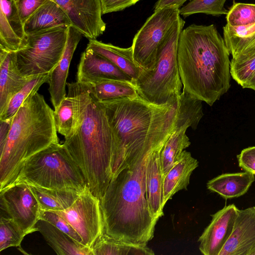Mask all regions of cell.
<instances>
[{
    "mask_svg": "<svg viewBox=\"0 0 255 255\" xmlns=\"http://www.w3.org/2000/svg\"><path fill=\"white\" fill-rule=\"evenodd\" d=\"M74 102V120L63 143L79 167L91 192L102 199L112 178L116 136L106 109L86 84H67Z\"/></svg>",
    "mask_w": 255,
    "mask_h": 255,
    "instance_id": "1",
    "label": "cell"
},
{
    "mask_svg": "<svg viewBox=\"0 0 255 255\" xmlns=\"http://www.w3.org/2000/svg\"><path fill=\"white\" fill-rule=\"evenodd\" d=\"M100 102L116 136L113 176L140 153L162 148L176 129L189 128L178 116L177 103L157 105L138 94Z\"/></svg>",
    "mask_w": 255,
    "mask_h": 255,
    "instance_id": "2",
    "label": "cell"
},
{
    "mask_svg": "<svg viewBox=\"0 0 255 255\" xmlns=\"http://www.w3.org/2000/svg\"><path fill=\"white\" fill-rule=\"evenodd\" d=\"M155 151L137 155L113 176L100 200L107 235L140 244H147L153 238L158 220L147 202L145 184L148 162Z\"/></svg>",
    "mask_w": 255,
    "mask_h": 255,
    "instance_id": "3",
    "label": "cell"
},
{
    "mask_svg": "<svg viewBox=\"0 0 255 255\" xmlns=\"http://www.w3.org/2000/svg\"><path fill=\"white\" fill-rule=\"evenodd\" d=\"M229 55L215 25L183 29L177 48L183 90L212 106L230 87Z\"/></svg>",
    "mask_w": 255,
    "mask_h": 255,
    "instance_id": "4",
    "label": "cell"
},
{
    "mask_svg": "<svg viewBox=\"0 0 255 255\" xmlns=\"http://www.w3.org/2000/svg\"><path fill=\"white\" fill-rule=\"evenodd\" d=\"M54 111L38 92L30 95L11 118L0 148V190L13 183L25 162L51 144L59 142Z\"/></svg>",
    "mask_w": 255,
    "mask_h": 255,
    "instance_id": "5",
    "label": "cell"
},
{
    "mask_svg": "<svg viewBox=\"0 0 255 255\" xmlns=\"http://www.w3.org/2000/svg\"><path fill=\"white\" fill-rule=\"evenodd\" d=\"M185 21L180 17L161 47L155 65L151 70L141 69L132 82L138 94L157 105L177 103L183 87L177 64L179 36Z\"/></svg>",
    "mask_w": 255,
    "mask_h": 255,
    "instance_id": "6",
    "label": "cell"
},
{
    "mask_svg": "<svg viewBox=\"0 0 255 255\" xmlns=\"http://www.w3.org/2000/svg\"><path fill=\"white\" fill-rule=\"evenodd\" d=\"M21 182L51 189L83 190L87 185L79 167L59 142L51 144L25 162L12 184Z\"/></svg>",
    "mask_w": 255,
    "mask_h": 255,
    "instance_id": "7",
    "label": "cell"
},
{
    "mask_svg": "<svg viewBox=\"0 0 255 255\" xmlns=\"http://www.w3.org/2000/svg\"><path fill=\"white\" fill-rule=\"evenodd\" d=\"M68 28L54 27L27 35L26 45L15 52L17 66L25 77L50 73L64 52Z\"/></svg>",
    "mask_w": 255,
    "mask_h": 255,
    "instance_id": "8",
    "label": "cell"
},
{
    "mask_svg": "<svg viewBox=\"0 0 255 255\" xmlns=\"http://www.w3.org/2000/svg\"><path fill=\"white\" fill-rule=\"evenodd\" d=\"M180 17L179 8L170 5L154 11L135 35L131 45L136 64L151 70L167 35Z\"/></svg>",
    "mask_w": 255,
    "mask_h": 255,
    "instance_id": "9",
    "label": "cell"
},
{
    "mask_svg": "<svg viewBox=\"0 0 255 255\" xmlns=\"http://www.w3.org/2000/svg\"><path fill=\"white\" fill-rule=\"evenodd\" d=\"M65 219L82 239L83 244L92 249L104 233L100 200L87 185L74 203L68 208L54 211Z\"/></svg>",
    "mask_w": 255,
    "mask_h": 255,
    "instance_id": "10",
    "label": "cell"
},
{
    "mask_svg": "<svg viewBox=\"0 0 255 255\" xmlns=\"http://www.w3.org/2000/svg\"><path fill=\"white\" fill-rule=\"evenodd\" d=\"M0 208L27 234L37 231L40 208L28 185L25 183L10 185L0 190Z\"/></svg>",
    "mask_w": 255,
    "mask_h": 255,
    "instance_id": "11",
    "label": "cell"
},
{
    "mask_svg": "<svg viewBox=\"0 0 255 255\" xmlns=\"http://www.w3.org/2000/svg\"><path fill=\"white\" fill-rule=\"evenodd\" d=\"M52 0L64 10L72 25L89 40L96 39L103 34L106 24L102 18L100 0Z\"/></svg>",
    "mask_w": 255,
    "mask_h": 255,
    "instance_id": "12",
    "label": "cell"
},
{
    "mask_svg": "<svg viewBox=\"0 0 255 255\" xmlns=\"http://www.w3.org/2000/svg\"><path fill=\"white\" fill-rule=\"evenodd\" d=\"M239 209L234 204L211 215L212 220L198 239L204 255H219L233 232Z\"/></svg>",
    "mask_w": 255,
    "mask_h": 255,
    "instance_id": "13",
    "label": "cell"
},
{
    "mask_svg": "<svg viewBox=\"0 0 255 255\" xmlns=\"http://www.w3.org/2000/svg\"><path fill=\"white\" fill-rule=\"evenodd\" d=\"M83 35L72 25L67 30V39L63 54L55 67L49 73L47 83L51 101L56 110L66 97V80L74 53Z\"/></svg>",
    "mask_w": 255,
    "mask_h": 255,
    "instance_id": "14",
    "label": "cell"
},
{
    "mask_svg": "<svg viewBox=\"0 0 255 255\" xmlns=\"http://www.w3.org/2000/svg\"><path fill=\"white\" fill-rule=\"evenodd\" d=\"M0 48L16 52L26 44L27 35L15 0H0Z\"/></svg>",
    "mask_w": 255,
    "mask_h": 255,
    "instance_id": "15",
    "label": "cell"
},
{
    "mask_svg": "<svg viewBox=\"0 0 255 255\" xmlns=\"http://www.w3.org/2000/svg\"><path fill=\"white\" fill-rule=\"evenodd\" d=\"M106 79L132 81L111 61L93 50L86 48L77 67V81L91 83Z\"/></svg>",
    "mask_w": 255,
    "mask_h": 255,
    "instance_id": "16",
    "label": "cell"
},
{
    "mask_svg": "<svg viewBox=\"0 0 255 255\" xmlns=\"http://www.w3.org/2000/svg\"><path fill=\"white\" fill-rule=\"evenodd\" d=\"M255 244V207L239 210L230 237L219 255H246Z\"/></svg>",
    "mask_w": 255,
    "mask_h": 255,
    "instance_id": "17",
    "label": "cell"
},
{
    "mask_svg": "<svg viewBox=\"0 0 255 255\" xmlns=\"http://www.w3.org/2000/svg\"><path fill=\"white\" fill-rule=\"evenodd\" d=\"M33 77H25L20 73L15 52L0 48V113L11 98Z\"/></svg>",
    "mask_w": 255,
    "mask_h": 255,
    "instance_id": "18",
    "label": "cell"
},
{
    "mask_svg": "<svg viewBox=\"0 0 255 255\" xmlns=\"http://www.w3.org/2000/svg\"><path fill=\"white\" fill-rule=\"evenodd\" d=\"M162 148L151 155L148 162L146 176V197L151 212L158 220L163 215V175L160 160Z\"/></svg>",
    "mask_w": 255,
    "mask_h": 255,
    "instance_id": "19",
    "label": "cell"
},
{
    "mask_svg": "<svg viewBox=\"0 0 255 255\" xmlns=\"http://www.w3.org/2000/svg\"><path fill=\"white\" fill-rule=\"evenodd\" d=\"M72 25L64 10L52 0L41 5L24 24L26 35L54 27L68 28Z\"/></svg>",
    "mask_w": 255,
    "mask_h": 255,
    "instance_id": "20",
    "label": "cell"
},
{
    "mask_svg": "<svg viewBox=\"0 0 255 255\" xmlns=\"http://www.w3.org/2000/svg\"><path fill=\"white\" fill-rule=\"evenodd\" d=\"M198 166V161L191 153L184 150L180 159L164 176L163 205L179 191L186 189L192 172Z\"/></svg>",
    "mask_w": 255,
    "mask_h": 255,
    "instance_id": "21",
    "label": "cell"
},
{
    "mask_svg": "<svg viewBox=\"0 0 255 255\" xmlns=\"http://www.w3.org/2000/svg\"><path fill=\"white\" fill-rule=\"evenodd\" d=\"M35 227L58 255H93L92 249L77 242L46 221L39 220Z\"/></svg>",
    "mask_w": 255,
    "mask_h": 255,
    "instance_id": "22",
    "label": "cell"
},
{
    "mask_svg": "<svg viewBox=\"0 0 255 255\" xmlns=\"http://www.w3.org/2000/svg\"><path fill=\"white\" fill-rule=\"evenodd\" d=\"M87 48L93 50L111 61L132 81L135 80L140 74L141 69L134 60L131 46L121 48L97 39H89Z\"/></svg>",
    "mask_w": 255,
    "mask_h": 255,
    "instance_id": "23",
    "label": "cell"
},
{
    "mask_svg": "<svg viewBox=\"0 0 255 255\" xmlns=\"http://www.w3.org/2000/svg\"><path fill=\"white\" fill-rule=\"evenodd\" d=\"M255 180V174L246 171L224 173L209 180L207 187L225 199H229L244 195Z\"/></svg>",
    "mask_w": 255,
    "mask_h": 255,
    "instance_id": "24",
    "label": "cell"
},
{
    "mask_svg": "<svg viewBox=\"0 0 255 255\" xmlns=\"http://www.w3.org/2000/svg\"><path fill=\"white\" fill-rule=\"evenodd\" d=\"M223 34L232 58L242 57L255 51V23L236 26L227 23L223 27Z\"/></svg>",
    "mask_w": 255,
    "mask_h": 255,
    "instance_id": "25",
    "label": "cell"
},
{
    "mask_svg": "<svg viewBox=\"0 0 255 255\" xmlns=\"http://www.w3.org/2000/svg\"><path fill=\"white\" fill-rule=\"evenodd\" d=\"M36 198L40 209L56 211L71 206L84 190L51 189L27 184Z\"/></svg>",
    "mask_w": 255,
    "mask_h": 255,
    "instance_id": "26",
    "label": "cell"
},
{
    "mask_svg": "<svg viewBox=\"0 0 255 255\" xmlns=\"http://www.w3.org/2000/svg\"><path fill=\"white\" fill-rule=\"evenodd\" d=\"M93 255H153L154 252L146 244L129 243L104 233L93 248Z\"/></svg>",
    "mask_w": 255,
    "mask_h": 255,
    "instance_id": "27",
    "label": "cell"
},
{
    "mask_svg": "<svg viewBox=\"0 0 255 255\" xmlns=\"http://www.w3.org/2000/svg\"><path fill=\"white\" fill-rule=\"evenodd\" d=\"M99 102L129 97L138 94L132 81L120 79H106L84 83Z\"/></svg>",
    "mask_w": 255,
    "mask_h": 255,
    "instance_id": "28",
    "label": "cell"
},
{
    "mask_svg": "<svg viewBox=\"0 0 255 255\" xmlns=\"http://www.w3.org/2000/svg\"><path fill=\"white\" fill-rule=\"evenodd\" d=\"M189 127L184 126L174 130L162 147L160 160L163 177L180 159L182 152L191 144L186 132Z\"/></svg>",
    "mask_w": 255,
    "mask_h": 255,
    "instance_id": "29",
    "label": "cell"
},
{
    "mask_svg": "<svg viewBox=\"0 0 255 255\" xmlns=\"http://www.w3.org/2000/svg\"><path fill=\"white\" fill-rule=\"evenodd\" d=\"M49 75V73L42 74L31 79L11 98L5 108L0 113V121L11 119L26 99L31 94L37 92L43 84L47 83Z\"/></svg>",
    "mask_w": 255,
    "mask_h": 255,
    "instance_id": "30",
    "label": "cell"
},
{
    "mask_svg": "<svg viewBox=\"0 0 255 255\" xmlns=\"http://www.w3.org/2000/svg\"><path fill=\"white\" fill-rule=\"evenodd\" d=\"M25 232L11 218L0 216V252L12 247H19Z\"/></svg>",
    "mask_w": 255,
    "mask_h": 255,
    "instance_id": "31",
    "label": "cell"
},
{
    "mask_svg": "<svg viewBox=\"0 0 255 255\" xmlns=\"http://www.w3.org/2000/svg\"><path fill=\"white\" fill-rule=\"evenodd\" d=\"M227 0H192L179 9L180 15L184 17L195 13H205L212 15L227 14L224 8Z\"/></svg>",
    "mask_w": 255,
    "mask_h": 255,
    "instance_id": "32",
    "label": "cell"
},
{
    "mask_svg": "<svg viewBox=\"0 0 255 255\" xmlns=\"http://www.w3.org/2000/svg\"><path fill=\"white\" fill-rule=\"evenodd\" d=\"M54 118L57 131L67 136L71 132L74 120V105L69 95L63 100L58 108L54 111Z\"/></svg>",
    "mask_w": 255,
    "mask_h": 255,
    "instance_id": "33",
    "label": "cell"
},
{
    "mask_svg": "<svg viewBox=\"0 0 255 255\" xmlns=\"http://www.w3.org/2000/svg\"><path fill=\"white\" fill-rule=\"evenodd\" d=\"M227 24L242 26L255 23V4L235 2L226 14Z\"/></svg>",
    "mask_w": 255,
    "mask_h": 255,
    "instance_id": "34",
    "label": "cell"
},
{
    "mask_svg": "<svg viewBox=\"0 0 255 255\" xmlns=\"http://www.w3.org/2000/svg\"><path fill=\"white\" fill-rule=\"evenodd\" d=\"M255 72V52L240 58H232L230 62L231 76L242 88Z\"/></svg>",
    "mask_w": 255,
    "mask_h": 255,
    "instance_id": "35",
    "label": "cell"
},
{
    "mask_svg": "<svg viewBox=\"0 0 255 255\" xmlns=\"http://www.w3.org/2000/svg\"><path fill=\"white\" fill-rule=\"evenodd\" d=\"M39 220L49 222L77 242L83 244L82 239L76 230L65 219L56 212L41 210Z\"/></svg>",
    "mask_w": 255,
    "mask_h": 255,
    "instance_id": "36",
    "label": "cell"
},
{
    "mask_svg": "<svg viewBox=\"0 0 255 255\" xmlns=\"http://www.w3.org/2000/svg\"><path fill=\"white\" fill-rule=\"evenodd\" d=\"M47 0H16L17 9L24 24Z\"/></svg>",
    "mask_w": 255,
    "mask_h": 255,
    "instance_id": "37",
    "label": "cell"
},
{
    "mask_svg": "<svg viewBox=\"0 0 255 255\" xmlns=\"http://www.w3.org/2000/svg\"><path fill=\"white\" fill-rule=\"evenodd\" d=\"M237 157L243 170L255 175V146L243 149Z\"/></svg>",
    "mask_w": 255,
    "mask_h": 255,
    "instance_id": "38",
    "label": "cell"
},
{
    "mask_svg": "<svg viewBox=\"0 0 255 255\" xmlns=\"http://www.w3.org/2000/svg\"><path fill=\"white\" fill-rule=\"evenodd\" d=\"M102 14L121 11L140 0H100Z\"/></svg>",
    "mask_w": 255,
    "mask_h": 255,
    "instance_id": "39",
    "label": "cell"
},
{
    "mask_svg": "<svg viewBox=\"0 0 255 255\" xmlns=\"http://www.w3.org/2000/svg\"><path fill=\"white\" fill-rule=\"evenodd\" d=\"M11 119L7 120L0 121V148L4 145L7 138L10 125Z\"/></svg>",
    "mask_w": 255,
    "mask_h": 255,
    "instance_id": "40",
    "label": "cell"
},
{
    "mask_svg": "<svg viewBox=\"0 0 255 255\" xmlns=\"http://www.w3.org/2000/svg\"><path fill=\"white\" fill-rule=\"evenodd\" d=\"M188 0H158L156 2L154 11L170 5H174L180 9V7Z\"/></svg>",
    "mask_w": 255,
    "mask_h": 255,
    "instance_id": "41",
    "label": "cell"
},
{
    "mask_svg": "<svg viewBox=\"0 0 255 255\" xmlns=\"http://www.w3.org/2000/svg\"><path fill=\"white\" fill-rule=\"evenodd\" d=\"M243 88H248L255 91V72L247 81Z\"/></svg>",
    "mask_w": 255,
    "mask_h": 255,
    "instance_id": "42",
    "label": "cell"
},
{
    "mask_svg": "<svg viewBox=\"0 0 255 255\" xmlns=\"http://www.w3.org/2000/svg\"><path fill=\"white\" fill-rule=\"evenodd\" d=\"M246 255H255V244L248 251Z\"/></svg>",
    "mask_w": 255,
    "mask_h": 255,
    "instance_id": "43",
    "label": "cell"
},
{
    "mask_svg": "<svg viewBox=\"0 0 255 255\" xmlns=\"http://www.w3.org/2000/svg\"></svg>",
    "mask_w": 255,
    "mask_h": 255,
    "instance_id": "44",
    "label": "cell"
}]
</instances>
